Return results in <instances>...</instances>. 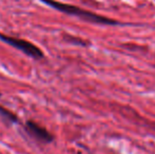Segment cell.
Here are the masks:
<instances>
[{
  "mask_svg": "<svg viewBox=\"0 0 155 154\" xmlns=\"http://www.w3.org/2000/svg\"><path fill=\"white\" fill-rule=\"evenodd\" d=\"M0 40L8 43V44H10L11 47L18 49L19 51L25 53V55H28L29 57H32V58H34V59H41V58H43L42 51H41L38 47H36L34 43L29 42L28 40L12 37V36H8L2 33H0Z\"/></svg>",
  "mask_w": 155,
  "mask_h": 154,
  "instance_id": "obj_2",
  "label": "cell"
},
{
  "mask_svg": "<svg viewBox=\"0 0 155 154\" xmlns=\"http://www.w3.org/2000/svg\"><path fill=\"white\" fill-rule=\"evenodd\" d=\"M25 128H27V131L31 134L33 137L36 138V139L41 140V142H45V143H50L53 140L52 134L49 133L45 128L40 127V126L37 125L34 121L32 120L27 121Z\"/></svg>",
  "mask_w": 155,
  "mask_h": 154,
  "instance_id": "obj_3",
  "label": "cell"
},
{
  "mask_svg": "<svg viewBox=\"0 0 155 154\" xmlns=\"http://www.w3.org/2000/svg\"><path fill=\"white\" fill-rule=\"evenodd\" d=\"M0 116L2 118H4L6 121H10V123H17L18 121V118L15 115L13 112H11L10 110L5 109L4 107L0 106Z\"/></svg>",
  "mask_w": 155,
  "mask_h": 154,
  "instance_id": "obj_4",
  "label": "cell"
},
{
  "mask_svg": "<svg viewBox=\"0 0 155 154\" xmlns=\"http://www.w3.org/2000/svg\"><path fill=\"white\" fill-rule=\"evenodd\" d=\"M0 97H1V94H0Z\"/></svg>",
  "mask_w": 155,
  "mask_h": 154,
  "instance_id": "obj_5",
  "label": "cell"
},
{
  "mask_svg": "<svg viewBox=\"0 0 155 154\" xmlns=\"http://www.w3.org/2000/svg\"><path fill=\"white\" fill-rule=\"evenodd\" d=\"M40 1L43 2L45 4H47V5L51 6V8H55V10L59 11V12L78 17V18L82 19V20L89 21V22L101 23V25H116L117 23L113 19H109L107 17L100 16V15L92 13L90 11L82 10V8H78V6L72 5V4L62 3V2L59 1H55V0H40Z\"/></svg>",
  "mask_w": 155,
  "mask_h": 154,
  "instance_id": "obj_1",
  "label": "cell"
}]
</instances>
